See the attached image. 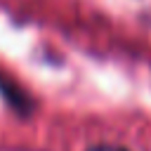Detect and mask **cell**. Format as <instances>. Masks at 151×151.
Returning <instances> with one entry per match:
<instances>
[{"label":"cell","mask_w":151,"mask_h":151,"mask_svg":"<svg viewBox=\"0 0 151 151\" xmlns=\"http://www.w3.org/2000/svg\"><path fill=\"white\" fill-rule=\"evenodd\" d=\"M90 151H125V149H120V146H106L104 144V146H92Z\"/></svg>","instance_id":"obj_1"}]
</instances>
